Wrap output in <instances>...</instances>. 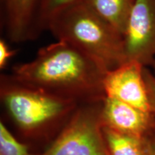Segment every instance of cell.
Returning <instances> with one entry per match:
<instances>
[{
	"mask_svg": "<svg viewBox=\"0 0 155 155\" xmlns=\"http://www.w3.org/2000/svg\"><path fill=\"white\" fill-rule=\"evenodd\" d=\"M108 69L68 42L57 40L39 49L31 61L15 65L12 75L19 82L78 103L104 101Z\"/></svg>",
	"mask_w": 155,
	"mask_h": 155,
	"instance_id": "obj_1",
	"label": "cell"
},
{
	"mask_svg": "<svg viewBox=\"0 0 155 155\" xmlns=\"http://www.w3.org/2000/svg\"><path fill=\"white\" fill-rule=\"evenodd\" d=\"M0 99L17 134L31 149L45 150L80 105L24 84L11 74L1 75Z\"/></svg>",
	"mask_w": 155,
	"mask_h": 155,
	"instance_id": "obj_2",
	"label": "cell"
},
{
	"mask_svg": "<svg viewBox=\"0 0 155 155\" xmlns=\"http://www.w3.org/2000/svg\"><path fill=\"white\" fill-rule=\"evenodd\" d=\"M45 30L57 40L68 42L92 56L108 71L125 62L123 35L83 1L56 13Z\"/></svg>",
	"mask_w": 155,
	"mask_h": 155,
	"instance_id": "obj_3",
	"label": "cell"
},
{
	"mask_svg": "<svg viewBox=\"0 0 155 155\" xmlns=\"http://www.w3.org/2000/svg\"><path fill=\"white\" fill-rule=\"evenodd\" d=\"M102 101L81 104L53 142L39 155H108L103 134Z\"/></svg>",
	"mask_w": 155,
	"mask_h": 155,
	"instance_id": "obj_4",
	"label": "cell"
},
{
	"mask_svg": "<svg viewBox=\"0 0 155 155\" xmlns=\"http://www.w3.org/2000/svg\"><path fill=\"white\" fill-rule=\"evenodd\" d=\"M125 62L155 63V0H136L124 34Z\"/></svg>",
	"mask_w": 155,
	"mask_h": 155,
	"instance_id": "obj_5",
	"label": "cell"
},
{
	"mask_svg": "<svg viewBox=\"0 0 155 155\" xmlns=\"http://www.w3.org/2000/svg\"><path fill=\"white\" fill-rule=\"evenodd\" d=\"M144 69V65L138 62L127 61L115 68L108 70L104 79L106 97L152 112Z\"/></svg>",
	"mask_w": 155,
	"mask_h": 155,
	"instance_id": "obj_6",
	"label": "cell"
},
{
	"mask_svg": "<svg viewBox=\"0 0 155 155\" xmlns=\"http://www.w3.org/2000/svg\"><path fill=\"white\" fill-rule=\"evenodd\" d=\"M101 117L104 127L137 137H147L155 129L154 113L107 97L103 101Z\"/></svg>",
	"mask_w": 155,
	"mask_h": 155,
	"instance_id": "obj_7",
	"label": "cell"
},
{
	"mask_svg": "<svg viewBox=\"0 0 155 155\" xmlns=\"http://www.w3.org/2000/svg\"><path fill=\"white\" fill-rule=\"evenodd\" d=\"M40 3V0H1L2 24L9 41L21 43L38 36Z\"/></svg>",
	"mask_w": 155,
	"mask_h": 155,
	"instance_id": "obj_8",
	"label": "cell"
},
{
	"mask_svg": "<svg viewBox=\"0 0 155 155\" xmlns=\"http://www.w3.org/2000/svg\"><path fill=\"white\" fill-rule=\"evenodd\" d=\"M83 2L124 36L136 0H83Z\"/></svg>",
	"mask_w": 155,
	"mask_h": 155,
	"instance_id": "obj_9",
	"label": "cell"
},
{
	"mask_svg": "<svg viewBox=\"0 0 155 155\" xmlns=\"http://www.w3.org/2000/svg\"><path fill=\"white\" fill-rule=\"evenodd\" d=\"M103 134L108 155H149L146 137L121 133L104 125Z\"/></svg>",
	"mask_w": 155,
	"mask_h": 155,
	"instance_id": "obj_10",
	"label": "cell"
},
{
	"mask_svg": "<svg viewBox=\"0 0 155 155\" xmlns=\"http://www.w3.org/2000/svg\"><path fill=\"white\" fill-rule=\"evenodd\" d=\"M32 152L28 144L16 138L0 121V155H39Z\"/></svg>",
	"mask_w": 155,
	"mask_h": 155,
	"instance_id": "obj_11",
	"label": "cell"
},
{
	"mask_svg": "<svg viewBox=\"0 0 155 155\" xmlns=\"http://www.w3.org/2000/svg\"><path fill=\"white\" fill-rule=\"evenodd\" d=\"M83 0H40L38 17L39 33L45 30L50 19L62 9Z\"/></svg>",
	"mask_w": 155,
	"mask_h": 155,
	"instance_id": "obj_12",
	"label": "cell"
},
{
	"mask_svg": "<svg viewBox=\"0 0 155 155\" xmlns=\"http://www.w3.org/2000/svg\"><path fill=\"white\" fill-rule=\"evenodd\" d=\"M144 76L148 91L151 107L152 112L155 115V76L151 73L150 70L147 69V67H144Z\"/></svg>",
	"mask_w": 155,
	"mask_h": 155,
	"instance_id": "obj_13",
	"label": "cell"
},
{
	"mask_svg": "<svg viewBox=\"0 0 155 155\" xmlns=\"http://www.w3.org/2000/svg\"><path fill=\"white\" fill-rule=\"evenodd\" d=\"M16 50L11 49L5 39L0 40V68L3 69L9 60L15 55Z\"/></svg>",
	"mask_w": 155,
	"mask_h": 155,
	"instance_id": "obj_14",
	"label": "cell"
},
{
	"mask_svg": "<svg viewBox=\"0 0 155 155\" xmlns=\"http://www.w3.org/2000/svg\"><path fill=\"white\" fill-rule=\"evenodd\" d=\"M149 155H155V129L146 137Z\"/></svg>",
	"mask_w": 155,
	"mask_h": 155,
	"instance_id": "obj_15",
	"label": "cell"
},
{
	"mask_svg": "<svg viewBox=\"0 0 155 155\" xmlns=\"http://www.w3.org/2000/svg\"><path fill=\"white\" fill-rule=\"evenodd\" d=\"M154 65H155V63H154Z\"/></svg>",
	"mask_w": 155,
	"mask_h": 155,
	"instance_id": "obj_16",
	"label": "cell"
}]
</instances>
